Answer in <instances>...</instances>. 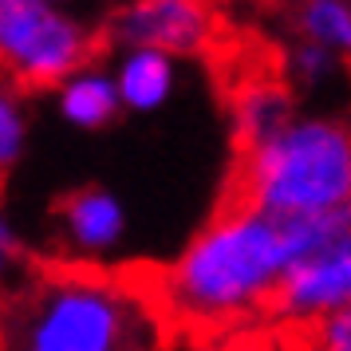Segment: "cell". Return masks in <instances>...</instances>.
Masks as SVG:
<instances>
[{
    "instance_id": "1",
    "label": "cell",
    "mask_w": 351,
    "mask_h": 351,
    "mask_svg": "<svg viewBox=\"0 0 351 351\" xmlns=\"http://www.w3.org/2000/svg\"><path fill=\"white\" fill-rule=\"evenodd\" d=\"M292 261L296 241L285 221L225 202L162 269L158 296L182 324L225 328L269 312Z\"/></svg>"
},
{
    "instance_id": "2",
    "label": "cell",
    "mask_w": 351,
    "mask_h": 351,
    "mask_svg": "<svg viewBox=\"0 0 351 351\" xmlns=\"http://www.w3.org/2000/svg\"><path fill=\"white\" fill-rule=\"evenodd\" d=\"M229 202L272 221L351 206V123L339 114H296L269 143L241 150Z\"/></svg>"
},
{
    "instance_id": "3",
    "label": "cell",
    "mask_w": 351,
    "mask_h": 351,
    "mask_svg": "<svg viewBox=\"0 0 351 351\" xmlns=\"http://www.w3.org/2000/svg\"><path fill=\"white\" fill-rule=\"evenodd\" d=\"M20 351H138L146 319L123 285L99 272H56L16 308Z\"/></svg>"
},
{
    "instance_id": "4",
    "label": "cell",
    "mask_w": 351,
    "mask_h": 351,
    "mask_svg": "<svg viewBox=\"0 0 351 351\" xmlns=\"http://www.w3.org/2000/svg\"><path fill=\"white\" fill-rule=\"evenodd\" d=\"M99 32L51 0H0V75L16 91H56L95 64Z\"/></svg>"
},
{
    "instance_id": "5",
    "label": "cell",
    "mask_w": 351,
    "mask_h": 351,
    "mask_svg": "<svg viewBox=\"0 0 351 351\" xmlns=\"http://www.w3.org/2000/svg\"><path fill=\"white\" fill-rule=\"evenodd\" d=\"M351 308V233L316 245L312 253H300L288 265L285 280L276 285L269 316L288 328H316L324 319Z\"/></svg>"
},
{
    "instance_id": "6",
    "label": "cell",
    "mask_w": 351,
    "mask_h": 351,
    "mask_svg": "<svg viewBox=\"0 0 351 351\" xmlns=\"http://www.w3.org/2000/svg\"><path fill=\"white\" fill-rule=\"evenodd\" d=\"M221 20L202 0H130L107 20V40L119 48H150L166 56H202L217 44Z\"/></svg>"
},
{
    "instance_id": "7",
    "label": "cell",
    "mask_w": 351,
    "mask_h": 351,
    "mask_svg": "<svg viewBox=\"0 0 351 351\" xmlns=\"http://www.w3.org/2000/svg\"><path fill=\"white\" fill-rule=\"evenodd\" d=\"M56 229H60L67 253L99 261V256L114 253L127 237V206L107 186H80L60 202Z\"/></svg>"
},
{
    "instance_id": "8",
    "label": "cell",
    "mask_w": 351,
    "mask_h": 351,
    "mask_svg": "<svg viewBox=\"0 0 351 351\" xmlns=\"http://www.w3.org/2000/svg\"><path fill=\"white\" fill-rule=\"evenodd\" d=\"M296 114V91L285 75H245L229 95V130L237 154L269 143Z\"/></svg>"
},
{
    "instance_id": "9",
    "label": "cell",
    "mask_w": 351,
    "mask_h": 351,
    "mask_svg": "<svg viewBox=\"0 0 351 351\" xmlns=\"http://www.w3.org/2000/svg\"><path fill=\"white\" fill-rule=\"evenodd\" d=\"M123 111L134 114H154L162 111L178 91V60L166 51L150 48H123L111 67Z\"/></svg>"
},
{
    "instance_id": "10",
    "label": "cell",
    "mask_w": 351,
    "mask_h": 351,
    "mask_svg": "<svg viewBox=\"0 0 351 351\" xmlns=\"http://www.w3.org/2000/svg\"><path fill=\"white\" fill-rule=\"evenodd\" d=\"M56 107H60V119L71 123L75 130H103L111 127L119 111H123V99H119V87H114L111 67H83L75 71L67 83L56 87Z\"/></svg>"
},
{
    "instance_id": "11",
    "label": "cell",
    "mask_w": 351,
    "mask_h": 351,
    "mask_svg": "<svg viewBox=\"0 0 351 351\" xmlns=\"http://www.w3.org/2000/svg\"><path fill=\"white\" fill-rule=\"evenodd\" d=\"M296 40H312L351 64V0H304L292 8Z\"/></svg>"
},
{
    "instance_id": "12",
    "label": "cell",
    "mask_w": 351,
    "mask_h": 351,
    "mask_svg": "<svg viewBox=\"0 0 351 351\" xmlns=\"http://www.w3.org/2000/svg\"><path fill=\"white\" fill-rule=\"evenodd\" d=\"M343 60L335 51L319 48L312 40H292V48L285 56V80L292 87H304V91H319L343 75Z\"/></svg>"
},
{
    "instance_id": "13",
    "label": "cell",
    "mask_w": 351,
    "mask_h": 351,
    "mask_svg": "<svg viewBox=\"0 0 351 351\" xmlns=\"http://www.w3.org/2000/svg\"><path fill=\"white\" fill-rule=\"evenodd\" d=\"M28 146V111H24V95L12 83L0 80V178L12 174V166L24 158Z\"/></svg>"
},
{
    "instance_id": "14",
    "label": "cell",
    "mask_w": 351,
    "mask_h": 351,
    "mask_svg": "<svg viewBox=\"0 0 351 351\" xmlns=\"http://www.w3.org/2000/svg\"><path fill=\"white\" fill-rule=\"evenodd\" d=\"M308 351H351V308L308 328Z\"/></svg>"
},
{
    "instance_id": "15",
    "label": "cell",
    "mask_w": 351,
    "mask_h": 351,
    "mask_svg": "<svg viewBox=\"0 0 351 351\" xmlns=\"http://www.w3.org/2000/svg\"><path fill=\"white\" fill-rule=\"evenodd\" d=\"M20 265H24V241H20L12 217L0 206V288H8V280L20 272Z\"/></svg>"
},
{
    "instance_id": "16",
    "label": "cell",
    "mask_w": 351,
    "mask_h": 351,
    "mask_svg": "<svg viewBox=\"0 0 351 351\" xmlns=\"http://www.w3.org/2000/svg\"><path fill=\"white\" fill-rule=\"evenodd\" d=\"M0 351H8V348H4V339H0Z\"/></svg>"
}]
</instances>
